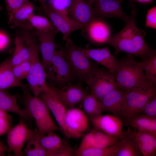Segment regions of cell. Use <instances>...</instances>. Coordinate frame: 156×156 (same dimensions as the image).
<instances>
[{
    "label": "cell",
    "mask_w": 156,
    "mask_h": 156,
    "mask_svg": "<svg viewBox=\"0 0 156 156\" xmlns=\"http://www.w3.org/2000/svg\"><path fill=\"white\" fill-rule=\"evenodd\" d=\"M30 60L23 62L17 65L12 66V71L15 78L21 81L26 79L31 69Z\"/></svg>",
    "instance_id": "cell-34"
},
{
    "label": "cell",
    "mask_w": 156,
    "mask_h": 156,
    "mask_svg": "<svg viewBox=\"0 0 156 156\" xmlns=\"http://www.w3.org/2000/svg\"><path fill=\"white\" fill-rule=\"evenodd\" d=\"M141 62L143 65L145 76L148 83L152 85L156 84V50L143 58Z\"/></svg>",
    "instance_id": "cell-28"
},
{
    "label": "cell",
    "mask_w": 156,
    "mask_h": 156,
    "mask_svg": "<svg viewBox=\"0 0 156 156\" xmlns=\"http://www.w3.org/2000/svg\"><path fill=\"white\" fill-rule=\"evenodd\" d=\"M139 2L142 3H147L151 1L152 0H136Z\"/></svg>",
    "instance_id": "cell-47"
},
{
    "label": "cell",
    "mask_w": 156,
    "mask_h": 156,
    "mask_svg": "<svg viewBox=\"0 0 156 156\" xmlns=\"http://www.w3.org/2000/svg\"><path fill=\"white\" fill-rule=\"evenodd\" d=\"M27 88H22L23 94L21 101L25 112L34 120L38 131L45 134L57 130L58 128L46 105L38 97L32 95Z\"/></svg>",
    "instance_id": "cell-3"
},
{
    "label": "cell",
    "mask_w": 156,
    "mask_h": 156,
    "mask_svg": "<svg viewBox=\"0 0 156 156\" xmlns=\"http://www.w3.org/2000/svg\"><path fill=\"white\" fill-rule=\"evenodd\" d=\"M15 48L12 57L10 58L12 66L30 60L31 53L28 42L25 38L20 35L16 36L14 40Z\"/></svg>",
    "instance_id": "cell-26"
},
{
    "label": "cell",
    "mask_w": 156,
    "mask_h": 156,
    "mask_svg": "<svg viewBox=\"0 0 156 156\" xmlns=\"http://www.w3.org/2000/svg\"><path fill=\"white\" fill-rule=\"evenodd\" d=\"M6 152L9 153V148L0 139V156H5Z\"/></svg>",
    "instance_id": "cell-44"
},
{
    "label": "cell",
    "mask_w": 156,
    "mask_h": 156,
    "mask_svg": "<svg viewBox=\"0 0 156 156\" xmlns=\"http://www.w3.org/2000/svg\"><path fill=\"white\" fill-rule=\"evenodd\" d=\"M33 130L29 128L25 121L21 120L7 133L6 142L9 153L12 152L14 155H23L24 144L31 136Z\"/></svg>",
    "instance_id": "cell-10"
},
{
    "label": "cell",
    "mask_w": 156,
    "mask_h": 156,
    "mask_svg": "<svg viewBox=\"0 0 156 156\" xmlns=\"http://www.w3.org/2000/svg\"><path fill=\"white\" fill-rule=\"evenodd\" d=\"M139 113L156 117V94L148 101Z\"/></svg>",
    "instance_id": "cell-39"
},
{
    "label": "cell",
    "mask_w": 156,
    "mask_h": 156,
    "mask_svg": "<svg viewBox=\"0 0 156 156\" xmlns=\"http://www.w3.org/2000/svg\"><path fill=\"white\" fill-rule=\"evenodd\" d=\"M133 132L137 142L149 145L156 148V138L150 133L141 130L133 131Z\"/></svg>",
    "instance_id": "cell-36"
},
{
    "label": "cell",
    "mask_w": 156,
    "mask_h": 156,
    "mask_svg": "<svg viewBox=\"0 0 156 156\" xmlns=\"http://www.w3.org/2000/svg\"><path fill=\"white\" fill-rule=\"evenodd\" d=\"M89 41L96 44L105 43L110 36L111 29L108 24L101 18L95 17L82 29Z\"/></svg>",
    "instance_id": "cell-17"
},
{
    "label": "cell",
    "mask_w": 156,
    "mask_h": 156,
    "mask_svg": "<svg viewBox=\"0 0 156 156\" xmlns=\"http://www.w3.org/2000/svg\"><path fill=\"white\" fill-rule=\"evenodd\" d=\"M120 139V136L107 135L94 127L90 132L83 137L77 149L76 154L89 148L112 146L115 145Z\"/></svg>",
    "instance_id": "cell-12"
},
{
    "label": "cell",
    "mask_w": 156,
    "mask_h": 156,
    "mask_svg": "<svg viewBox=\"0 0 156 156\" xmlns=\"http://www.w3.org/2000/svg\"><path fill=\"white\" fill-rule=\"evenodd\" d=\"M120 141L115 145L117 148L115 156L142 155L135 139L133 131L130 127L123 131L120 136Z\"/></svg>",
    "instance_id": "cell-22"
},
{
    "label": "cell",
    "mask_w": 156,
    "mask_h": 156,
    "mask_svg": "<svg viewBox=\"0 0 156 156\" xmlns=\"http://www.w3.org/2000/svg\"><path fill=\"white\" fill-rule=\"evenodd\" d=\"M66 44L62 47L64 57L69 65L74 76L85 82L96 67L88 58L77 47L69 37Z\"/></svg>",
    "instance_id": "cell-5"
},
{
    "label": "cell",
    "mask_w": 156,
    "mask_h": 156,
    "mask_svg": "<svg viewBox=\"0 0 156 156\" xmlns=\"http://www.w3.org/2000/svg\"><path fill=\"white\" fill-rule=\"evenodd\" d=\"M1 7L0 6V10H1Z\"/></svg>",
    "instance_id": "cell-48"
},
{
    "label": "cell",
    "mask_w": 156,
    "mask_h": 156,
    "mask_svg": "<svg viewBox=\"0 0 156 156\" xmlns=\"http://www.w3.org/2000/svg\"><path fill=\"white\" fill-rule=\"evenodd\" d=\"M125 91L123 106L120 118L122 119L123 125H128L132 118L139 113L148 101L156 94V87L146 81Z\"/></svg>",
    "instance_id": "cell-2"
},
{
    "label": "cell",
    "mask_w": 156,
    "mask_h": 156,
    "mask_svg": "<svg viewBox=\"0 0 156 156\" xmlns=\"http://www.w3.org/2000/svg\"><path fill=\"white\" fill-rule=\"evenodd\" d=\"M31 52V68L26 79L33 95L38 97L42 92L51 89L46 83L45 71L39 59V45L33 46Z\"/></svg>",
    "instance_id": "cell-6"
},
{
    "label": "cell",
    "mask_w": 156,
    "mask_h": 156,
    "mask_svg": "<svg viewBox=\"0 0 156 156\" xmlns=\"http://www.w3.org/2000/svg\"><path fill=\"white\" fill-rule=\"evenodd\" d=\"M5 0L8 14L19 8L29 1V0Z\"/></svg>",
    "instance_id": "cell-40"
},
{
    "label": "cell",
    "mask_w": 156,
    "mask_h": 156,
    "mask_svg": "<svg viewBox=\"0 0 156 156\" xmlns=\"http://www.w3.org/2000/svg\"><path fill=\"white\" fill-rule=\"evenodd\" d=\"M101 49L104 55L107 64L106 68L109 71L114 75L117 67L119 60L115 58L107 47H105Z\"/></svg>",
    "instance_id": "cell-38"
},
{
    "label": "cell",
    "mask_w": 156,
    "mask_h": 156,
    "mask_svg": "<svg viewBox=\"0 0 156 156\" xmlns=\"http://www.w3.org/2000/svg\"><path fill=\"white\" fill-rule=\"evenodd\" d=\"M23 155L26 156H49L48 152L40 145L33 135L27 142Z\"/></svg>",
    "instance_id": "cell-31"
},
{
    "label": "cell",
    "mask_w": 156,
    "mask_h": 156,
    "mask_svg": "<svg viewBox=\"0 0 156 156\" xmlns=\"http://www.w3.org/2000/svg\"><path fill=\"white\" fill-rule=\"evenodd\" d=\"M96 1V0H88L87 1L90 6L93 8L94 4Z\"/></svg>",
    "instance_id": "cell-46"
},
{
    "label": "cell",
    "mask_w": 156,
    "mask_h": 156,
    "mask_svg": "<svg viewBox=\"0 0 156 156\" xmlns=\"http://www.w3.org/2000/svg\"><path fill=\"white\" fill-rule=\"evenodd\" d=\"M65 122L67 127L75 139L81 137L88 128L87 115L83 111L75 107L67 109Z\"/></svg>",
    "instance_id": "cell-14"
},
{
    "label": "cell",
    "mask_w": 156,
    "mask_h": 156,
    "mask_svg": "<svg viewBox=\"0 0 156 156\" xmlns=\"http://www.w3.org/2000/svg\"><path fill=\"white\" fill-rule=\"evenodd\" d=\"M72 0H49L47 6L58 13L68 15Z\"/></svg>",
    "instance_id": "cell-33"
},
{
    "label": "cell",
    "mask_w": 156,
    "mask_h": 156,
    "mask_svg": "<svg viewBox=\"0 0 156 156\" xmlns=\"http://www.w3.org/2000/svg\"><path fill=\"white\" fill-rule=\"evenodd\" d=\"M33 131L34 136L48 152L49 156H60L62 152L72 148L68 142L61 138L54 131L43 134L40 133L36 128Z\"/></svg>",
    "instance_id": "cell-13"
},
{
    "label": "cell",
    "mask_w": 156,
    "mask_h": 156,
    "mask_svg": "<svg viewBox=\"0 0 156 156\" xmlns=\"http://www.w3.org/2000/svg\"><path fill=\"white\" fill-rule=\"evenodd\" d=\"M5 90H0V109L17 114L21 120L24 121L31 118L23 109L20 107L17 103L16 97L10 94Z\"/></svg>",
    "instance_id": "cell-25"
},
{
    "label": "cell",
    "mask_w": 156,
    "mask_h": 156,
    "mask_svg": "<svg viewBox=\"0 0 156 156\" xmlns=\"http://www.w3.org/2000/svg\"><path fill=\"white\" fill-rule=\"evenodd\" d=\"M69 14L81 29L96 17L93 8L86 0H72Z\"/></svg>",
    "instance_id": "cell-20"
},
{
    "label": "cell",
    "mask_w": 156,
    "mask_h": 156,
    "mask_svg": "<svg viewBox=\"0 0 156 156\" xmlns=\"http://www.w3.org/2000/svg\"><path fill=\"white\" fill-rule=\"evenodd\" d=\"M145 27L156 29V7H153L148 10L146 16Z\"/></svg>",
    "instance_id": "cell-41"
},
{
    "label": "cell",
    "mask_w": 156,
    "mask_h": 156,
    "mask_svg": "<svg viewBox=\"0 0 156 156\" xmlns=\"http://www.w3.org/2000/svg\"><path fill=\"white\" fill-rule=\"evenodd\" d=\"M45 72L46 78L60 87L71 83L74 75L64 57L62 47L55 51Z\"/></svg>",
    "instance_id": "cell-7"
},
{
    "label": "cell",
    "mask_w": 156,
    "mask_h": 156,
    "mask_svg": "<svg viewBox=\"0 0 156 156\" xmlns=\"http://www.w3.org/2000/svg\"><path fill=\"white\" fill-rule=\"evenodd\" d=\"M12 124V118L7 112L0 109V136L7 133Z\"/></svg>",
    "instance_id": "cell-37"
},
{
    "label": "cell",
    "mask_w": 156,
    "mask_h": 156,
    "mask_svg": "<svg viewBox=\"0 0 156 156\" xmlns=\"http://www.w3.org/2000/svg\"><path fill=\"white\" fill-rule=\"evenodd\" d=\"M136 12L135 9L132 10L130 18L124 27L117 34L110 36L105 43L114 48L115 54L122 52L143 58L155 50L145 41V31L137 26L135 20Z\"/></svg>",
    "instance_id": "cell-1"
},
{
    "label": "cell",
    "mask_w": 156,
    "mask_h": 156,
    "mask_svg": "<svg viewBox=\"0 0 156 156\" xmlns=\"http://www.w3.org/2000/svg\"><path fill=\"white\" fill-rule=\"evenodd\" d=\"M28 21L31 29L35 28L36 30L41 31H58L51 21L44 16L34 13L29 18Z\"/></svg>",
    "instance_id": "cell-30"
},
{
    "label": "cell",
    "mask_w": 156,
    "mask_h": 156,
    "mask_svg": "<svg viewBox=\"0 0 156 156\" xmlns=\"http://www.w3.org/2000/svg\"><path fill=\"white\" fill-rule=\"evenodd\" d=\"M80 48L88 58L93 60L106 68L107 64L104 55L101 48L91 49Z\"/></svg>",
    "instance_id": "cell-35"
},
{
    "label": "cell",
    "mask_w": 156,
    "mask_h": 156,
    "mask_svg": "<svg viewBox=\"0 0 156 156\" xmlns=\"http://www.w3.org/2000/svg\"><path fill=\"white\" fill-rule=\"evenodd\" d=\"M48 86L68 108L75 107L76 105L82 101L88 94L86 90L78 83L73 84L70 83L60 88Z\"/></svg>",
    "instance_id": "cell-11"
},
{
    "label": "cell",
    "mask_w": 156,
    "mask_h": 156,
    "mask_svg": "<svg viewBox=\"0 0 156 156\" xmlns=\"http://www.w3.org/2000/svg\"><path fill=\"white\" fill-rule=\"evenodd\" d=\"M10 40L6 33L0 31V51L5 49L9 46Z\"/></svg>",
    "instance_id": "cell-43"
},
{
    "label": "cell",
    "mask_w": 156,
    "mask_h": 156,
    "mask_svg": "<svg viewBox=\"0 0 156 156\" xmlns=\"http://www.w3.org/2000/svg\"><path fill=\"white\" fill-rule=\"evenodd\" d=\"M85 82L90 87L91 94L99 101L108 93L117 88L113 74L96 67Z\"/></svg>",
    "instance_id": "cell-8"
},
{
    "label": "cell",
    "mask_w": 156,
    "mask_h": 156,
    "mask_svg": "<svg viewBox=\"0 0 156 156\" xmlns=\"http://www.w3.org/2000/svg\"><path fill=\"white\" fill-rule=\"evenodd\" d=\"M39 2L42 5V8L44 11H45L47 8V0H36Z\"/></svg>",
    "instance_id": "cell-45"
},
{
    "label": "cell",
    "mask_w": 156,
    "mask_h": 156,
    "mask_svg": "<svg viewBox=\"0 0 156 156\" xmlns=\"http://www.w3.org/2000/svg\"><path fill=\"white\" fill-rule=\"evenodd\" d=\"M34 7V4L29 1L22 7L8 14V24L10 27H21L24 29L30 30L28 20L33 14Z\"/></svg>",
    "instance_id": "cell-23"
},
{
    "label": "cell",
    "mask_w": 156,
    "mask_h": 156,
    "mask_svg": "<svg viewBox=\"0 0 156 156\" xmlns=\"http://www.w3.org/2000/svg\"><path fill=\"white\" fill-rule=\"evenodd\" d=\"M45 104L53 114L65 136L69 139L74 137L67 127L65 117L67 108L51 90L42 92L38 96Z\"/></svg>",
    "instance_id": "cell-9"
},
{
    "label": "cell",
    "mask_w": 156,
    "mask_h": 156,
    "mask_svg": "<svg viewBox=\"0 0 156 156\" xmlns=\"http://www.w3.org/2000/svg\"><path fill=\"white\" fill-rule=\"evenodd\" d=\"M14 87H20L22 89L27 88V86L15 78L10 58L0 64V90H5Z\"/></svg>",
    "instance_id": "cell-24"
},
{
    "label": "cell",
    "mask_w": 156,
    "mask_h": 156,
    "mask_svg": "<svg viewBox=\"0 0 156 156\" xmlns=\"http://www.w3.org/2000/svg\"><path fill=\"white\" fill-rule=\"evenodd\" d=\"M128 125L137 130L147 131L156 138V117L138 113L131 120Z\"/></svg>",
    "instance_id": "cell-27"
},
{
    "label": "cell",
    "mask_w": 156,
    "mask_h": 156,
    "mask_svg": "<svg viewBox=\"0 0 156 156\" xmlns=\"http://www.w3.org/2000/svg\"><path fill=\"white\" fill-rule=\"evenodd\" d=\"M139 150L143 156H155L156 154V148L151 145L137 142Z\"/></svg>",
    "instance_id": "cell-42"
},
{
    "label": "cell",
    "mask_w": 156,
    "mask_h": 156,
    "mask_svg": "<svg viewBox=\"0 0 156 156\" xmlns=\"http://www.w3.org/2000/svg\"><path fill=\"white\" fill-rule=\"evenodd\" d=\"M94 127L105 133L111 136H120L122 132L123 125L121 120L113 115H101L90 118Z\"/></svg>",
    "instance_id": "cell-18"
},
{
    "label": "cell",
    "mask_w": 156,
    "mask_h": 156,
    "mask_svg": "<svg viewBox=\"0 0 156 156\" xmlns=\"http://www.w3.org/2000/svg\"><path fill=\"white\" fill-rule=\"evenodd\" d=\"M123 0H96L93 7L95 16L99 18H117L126 23L130 16L122 10L121 3Z\"/></svg>",
    "instance_id": "cell-16"
},
{
    "label": "cell",
    "mask_w": 156,
    "mask_h": 156,
    "mask_svg": "<svg viewBox=\"0 0 156 156\" xmlns=\"http://www.w3.org/2000/svg\"><path fill=\"white\" fill-rule=\"evenodd\" d=\"M58 31H41L36 30L34 32L38 41L42 63L45 71L51 63L57 45L55 38Z\"/></svg>",
    "instance_id": "cell-15"
},
{
    "label": "cell",
    "mask_w": 156,
    "mask_h": 156,
    "mask_svg": "<svg viewBox=\"0 0 156 156\" xmlns=\"http://www.w3.org/2000/svg\"><path fill=\"white\" fill-rule=\"evenodd\" d=\"M144 71L142 62L136 61L133 56L119 60L114 74L117 88L126 91L147 81Z\"/></svg>",
    "instance_id": "cell-4"
},
{
    "label": "cell",
    "mask_w": 156,
    "mask_h": 156,
    "mask_svg": "<svg viewBox=\"0 0 156 156\" xmlns=\"http://www.w3.org/2000/svg\"><path fill=\"white\" fill-rule=\"evenodd\" d=\"M125 91L117 88L100 101L103 112L105 111L120 118L123 109Z\"/></svg>",
    "instance_id": "cell-21"
},
{
    "label": "cell",
    "mask_w": 156,
    "mask_h": 156,
    "mask_svg": "<svg viewBox=\"0 0 156 156\" xmlns=\"http://www.w3.org/2000/svg\"><path fill=\"white\" fill-rule=\"evenodd\" d=\"M44 12L58 31L62 34L63 39L64 41H66L72 32L82 29L81 26L71 17L55 12L47 5Z\"/></svg>",
    "instance_id": "cell-19"
},
{
    "label": "cell",
    "mask_w": 156,
    "mask_h": 156,
    "mask_svg": "<svg viewBox=\"0 0 156 156\" xmlns=\"http://www.w3.org/2000/svg\"><path fill=\"white\" fill-rule=\"evenodd\" d=\"M81 102L83 111L90 118L99 116L103 112L100 102L91 94H88Z\"/></svg>",
    "instance_id": "cell-29"
},
{
    "label": "cell",
    "mask_w": 156,
    "mask_h": 156,
    "mask_svg": "<svg viewBox=\"0 0 156 156\" xmlns=\"http://www.w3.org/2000/svg\"><path fill=\"white\" fill-rule=\"evenodd\" d=\"M117 148L116 145L103 148H92L77 153V156H115Z\"/></svg>",
    "instance_id": "cell-32"
}]
</instances>
